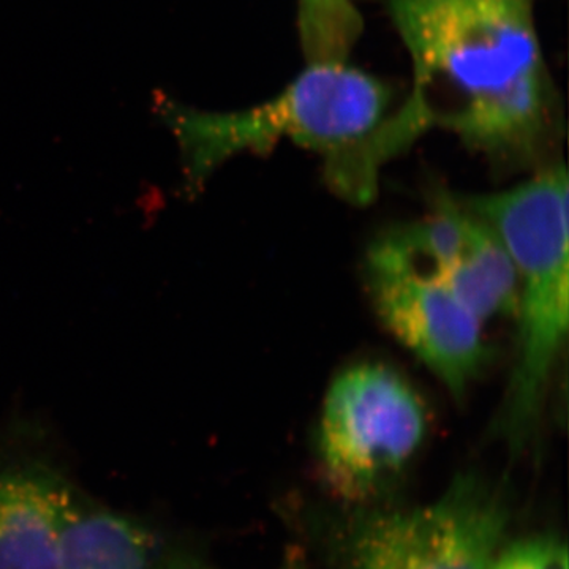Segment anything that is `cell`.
Masks as SVG:
<instances>
[{
  "label": "cell",
  "instance_id": "cell-5",
  "mask_svg": "<svg viewBox=\"0 0 569 569\" xmlns=\"http://www.w3.org/2000/svg\"><path fill=\"white\" fill-rule=\"evenodd\" d=\"M429 413L410 381L380 362L347 367L326 391L318 475L340 505L391 503L425 447Z\"/></svg>",
  "mask_w": 569,
  "mask_h": 569
},
{
  "label": "cell",
  "instance_id": "cell-11",
  "mask_svg": "<svg viewBox=\"0 0 569 569\" xmlns=\"http://www.w3.org/2000/svg\"><path fill=\"white\" fill-rule=\"evenodd\" d=\"M492 569H569L568 548L552 535L505 542Z\"/></svg>",
  "mask_w": 569,
  "mask_h": 569
},
{
  "label": "cell",
  "instance_id": "cell-2",
  "mask_svg": "<svg viewBox=\"0 0 569 569\" xmlns=\"http://www.w3.org/2000/svg\"><path fill=\"white\" fill-rule=\"evenodd\" d=\"M395 89L347 62H310L279 96L233 114L198 116L181 127L193 197L217 167L241 152H269L282 140L323 159L325 178L343 200L366 204L381 168L418 140L400 118Z\"/></svg>",
  "mask_w": 569,
  "mask_h": 569
},
{
  "label": "cell",
  "instance_id": "cell-9",
  "mask_svg": "<svg viewBox=\"0 0 569 569\" xmlns=\"http://www.w3.org/2000/svg\"><path fill=\"white\" fill-rule=\"evenodd\" d=\"M58 569H224L192 531L82 493L63 531Z\"/></svg>",
  "mask_w": 569,
  "mask_h": 569
},
{
  "label": "cell",
  "instance_id": "cell-10",
  "mask_svg": "<svg viewBox=\"0 0 569 569\" xmlns=\"http://www.w3.org/2000/svg\"><path fill=\"white\" fill-rule=\"evenodd\" d=\"M365 20L353 0H298V32L306 62H347Z\"/></svg>",
  "mask_w": 569,
  "mask_h": 569
},
{
  "label": "cell",
  "instance_id": "cell-4",
  "mask_svg": "<svg viewBox=\"0 0 569 569\" xmlns=\"http://www.w3.org/2000/svg\"><path fill=\"white\" fill-rule=\"evenodd\" d=\"M309 519L331 569H492L512 500L505 482L463 471L429 503H339Z\"/></svg>",
  "mask_w": 569,
  "mask_h": 569
},
{
  "label": "cell",
  "instance_id": "cell-12",
  "mask_svg": "<svg viewBox=\"0 0 569 569\" xmlns=\"http://www.w3.org/2000/svg\"><path fill=\"white\" fill-rule=\"evenodd\" d=\"M290 569H306V568L299 567V565H291Z\"/></svg>",
  "mask_w": 569,
  "mask_h": 569
},
{
  "label": "cell",
  "instance_id": "cell-7",
  "mask_svg": "<svg viewBox=\"0 0 569 569\" xmlns=\"http://www.w3.org/2000/svg\"><path fill=\"white\" fill-rule=\"evenodd\" d=\"M84 492L50 427L24 417L0 422V569H58Z\"/></svg>",
  "mask_w": 569,
  "mask_h": 569
},
{
  "label": "cell",
  "instance_id": "cell-3",
  "mask_svg": "<svg viewBox=\"0 0 569 569\" xmlns=\"http://www.w3.org/2000/svg\"><path fill=\"white\" fill-rule=\"evenodd\" d=\"M563 162L539 168L518 186L458 193L496 231L518 276L516 346L493 438L509 455L533 445L567 347L569 328V197Z\"/></svg>",
  "mask_w": 569,
  "mask_h": 569
},
{
  "label": "cell",
  "instance_id": "cell-8",
  "mask_svg": "<svg viewBox=\"0 0 569 569\" xmlns=\"http://www.w3.org/2000/svg\"><path fill=\"white\" fill-rule=\"evenodd\" d=\"M395 233L482 323L515 316L518 276L511 257L496 231L458 193L433 189L425 219Z\"/></svg>",
  "mask_w": 569,
  "mask_h": 569
},
{
  "label": "cell",
  "instance_id": "cell-1",
  "mask_svg": "<svg viewBox=\"0 0 569 569\" xmlns=\"http://www.w3.org/2000/svg\"><path fill=\"white\" fill-rule=\"evenodd\" d=\"M413 86L403 107L422 129L458 134L503 168L538 163L563 130L533 0H387Z\"/></svg>",
  "mask_w": 569,
  "mask_h": 569
},
{
  "label": "cell",
  "instance_id": "cell-6",
  "mask_svg": "<svg viewBox=\"0 0 569 569\" xmlns=\"http://www.w3.org/2000/svg\"><path fill=\"white\" fill-rule=\"evenodd\" d=\"M366 280L391 335L462 402L492 358L485 323L415 260L395 231L370 246Z\"/></svg>",
  "mask_w": 569,
  "mask_h": 569
}]
</instances>
